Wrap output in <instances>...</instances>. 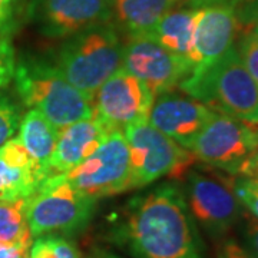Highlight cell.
Segmentation results:
<instances>
[{"label": "cell", "instance_id": "cell-4", "mask_svg": "<svg viewBox=\"0 0 258 258\" xmlns=\"http://www.w3.org/2000/svg\"><path fill=\"white\" fill-rule=\"evenodd\" d=\"M123 43L109 23L66 37L53 63L69 83L93 101L96 91L122 66Z\"/></svg>", "mask_w": 258, "mask_h": 258}, {"label": "cell", "instance_id": "cell-19", "mask_svg": "<svg viewBox=\"0 0 258 258\" xmlns=\"http://www.w3.org/2000/svg\"><path fill=\"white\" fill-rule=\"evenodd\" d=\"M19 141L39 168L49 176V159L53 154L59 129L40 112L30 109L20 119Z\"/></svg>", "mask_w": 258, "mask_h": 258}, {"label": "cell", "instance_id": "cell-23", "mask_svg": "<svg viewBox=\"0 0 258 258\" xmlns=\"http://www.w3.org/2000/svg\"><path fill=\"white\" fill-rule=\"evenodd\" d=\"M232 189L241 205L258 220V181L245 176H232Z\"/></svg>", "mask_w": 258, "mask_h": 258}, {"label": "cell", "instance_id": "cell-5", "mask_svg": "<svg viewBox=\"0 0 258 258\" xmlns=\"http://www.w3.org/2000/svg\"><path fill=\"white\" fill-rule=\"evenodd\" d=\"M96 200L79 192L63 175H49L28 200L26 215L33 238L75 234L92 218Z\"/></svg>", "mask_w": 258, "mask_h": 258}, {"label": "cell", "instance_id": "cell-12", "mask_svg": "<svg viewBox=\"0 0 258 258\" xmlns=\"http://www.w3.org/2000/svg\"><path fill=\"white\" fill-rule=\"evenodd\" d=\"M155 95L145 83L119 68L102 83L93 96V115L111 131H123L138 122H145Z\"/></svg>", "mask_w": 258, "mask_h": 258}, {"label": "cell", "instance_id": "cell-9", "mask_svg": "<svg viewBox=\"0 0 258 258\" xmlns=\"http://www.w3.org/2000/svg\"><path fill=\"white\" fill-rule=\"evenodd\" d=\"M63 176L79 192L96 201L129 191L131 158L123 132L111 131L93 154Z\"/></svg>", "mask_w": 258, "mask_h": 258}, {"label": "cell", "instance_id": "cell-32", "mask_svg": "<svg viewBox=\"0 0 258 258\" xmlns=\"http://www.w3.org/2000/svg\"><path fill=\"white\" fill-rule=\"evenodd\" d=\"M175 2H186V3H189V5H194V3H200V2H204V0H175ZM238 3H242V2H245V0H237ZM238 5V6H240Z\"/></svg>", "mask_w": 258, "mask_h": 258}, {"label": "cell", "instance_id": "cell-20", "mask_svg": "<svg viewBox=\"0 0 258 258\" xmlns=\"http://www.w3.org/2000/svg\"><path fill=\"white\" fill-rule=\"evenodd\" d=\"M28 200H0V241L30 249L33 237L26 215Z\"/></svg>", "mask_w": 258, "mask_h": 258}, {"label": "cell", "instance_id": "cell-7", "mask_svg": "<svg viewBox=\"0 0 258 258\" xmlns=\"http://www.w3.org/2000/svg\"><path fill=\"white\" fill-rule=\"evenodd\" d=\"M185 176L184 194L195 222L214 238H225L244 211L232 189V176L211 166L210 171H188Z\"/></svg>", "mask_w": 258, "mask_h": 258}, {"label": "cell", "instance_id": "cell-16", "mask_svg": "<svg viewBox=\"0 0 258 258\" xmlns=\"http://www.w3.org/2000/svg\"><path fill=\"white\" fill-rule=\"evenodd\" d=\"M46 178L19 138L0 147V200H29Z\"/></svg>", "mask_w": 258, "mask_h": 258}, {"label": "cell", "instance_id": "cell-24", "mask_svg": "<svg viewBox=\"0 0 258 258\" xmlns=\"http://www.w3.org/2000/svg\"><path fill=\"white\" fill-rule=\"evenodd\" d=\"M237 50L241 56V60L247 68L248 74L251 75L252 81L258 88V37L249 32L244 30L240 37Z\"/></svg>", "mask_w": 258, "mask_h": 258}, {"label": "cell", "instance_id": "cell-2", "mask_svg": "<svg viewBox=\"0 0 258 258\" xmlns=\"http://www.w3.org/2000/svg\"><path fill=\"white\" fill-rule=\"evenodd\" d=\"M178 88L211 111L258 125V88L237 46L201 74L189 75Z\"/></svg>", "mask_w": 258, "mask_h": 258}, {"label": "cell", "instance_id": "cell-8", "mask_svg": "<svg viewBox=\"0 0 258 258\" xmlns=\"http://www.w3.org/2000/svg\"><path fill=\"white\" fill-rule=\"evenodd\" d=\"M191 151L204 165L238 176L258 151V135L251 123L215 112L198 134Z\"/></svg>", "mask_w": 258, "mask_h": 258}, {"label": "cell", "instance_id": "cell-14", "mask_svg": "<svg viewBox=\"0 0 258 258\" xmlns=\"http://www.w3.org/2000/svg\"><path fill=\"white\" fill-rule=\"evenodd\" d=\"M214 113L200 101L171 91L155 96L148 122L178 145L191 151L198 134Z\"/></svg>", "mask_w": 258, "mask_h": 258}, {"label": "cell", "instance_id": "cell-22", "mask_svg": "<svg viewBox=\"0 0 258 258\" xmlns=\"http://www.w3.org/2000/svg\"><path fill=\"white\" fill-rule=\"evenodd\" d=\"M20 119V106L9 95L0 93V147L18 132Z\"/></svg>", "mask_w": 258, "mask_h": 258}, {"label": "cell", "instance_id": "cell-28", "mask_svg": "<svg viewBox=\"0 0 258 258\" xmlns=\"http://www.w3.org/2000/svg\"><path fill=\"white\" fill-rule=\"evenodd\" d=\"M240 25H245L258 37V0H245L238 6Z\"/></svg>", "mask_w": 258, "mask_h": 258}, {"label": "cell", "instance_id": "cell-21", "mask_svg": "<svg viewBox=\"0 0 258 258\" xmlns=\"http://www.w3.org/2000/svg\"><path fill=\"white\" fill-rule=\"evenodd\" d=\"M29 258H81V254L71 240L59 234H49L32 242Z\"/></svg>", "mask_w": 258, "mask_h": 258}, {"label": "cell", "instance_id": "cell-15", "mask_svg": "<svg viewBox=\"0 0 258 258\" xmlns=\"http://www.w3.org/2000/svg\"><path fill=\"white\" fill-rule=\"evenodd\" d=\"M111 132L95 115L59 129L53 154L49 159V175H63L93 154Z\"/></svg>", "mask_w": 258, "mask_h": 258}, {"label": "cell", "instance_id": "cell-25", "mask_svg": "<svg viewBox=\"0 0 258 258\" xmlns=\"http://www.w3.org/2000/svg\"><path fill=\"white\" fill-rule=\"evenodd\" d=\"M16 57L10 37L0 39V89L6 88L15 78Z\"/></svg>", "mask_w": 258, "mask_h": 258}, {"label": "cell", "instance_id": "cell-33", "mask_svg": "<svg viewBox=\"0 0 258 258\" xmlns=\"http://www.w3.org/2000/svg\"><path fill=\"white\" fill-rule=\"evenodd\" d=\"M99 258H118V257H115L113 254H108V252H106V254H102Z\"/></svg>", "mask_w": 258, "mask_h": 258}, {"label": "cell", "instance_id": "cell-29", "mask_svg": "<svg viewBox=\"0 0 258 258\" xmlns=\"http://www.w3.org/2000/svg\"><path fill=\"white\" fill-rule=\"evenodd\" d=\"M215 258H252L248 251L241 245L238 241L232 238H222L217 247Z\"/></svg>", "mask_w": 258, "mask_h": 258}, {"label": "cell", "instance_id": "cell-27", "mask_svg": "<svg viewBox=\"0 0 258 258\" xmlns=\"http://www.w3.org/2000/svg\"><path fill=\"white\" fill-rule=\"evenodd\" d=\"M240 221L242 222V235L247 247L245 249L251 257L258 258V220L247 210H244Z\"/></svg>", "mask_w": 258, "mask_h": 258}, {"label": "cell", "instance_id": "cell-17", "mask_svg": "<svg viewBox=\"0 0 258 258\" xmlns=\"http://www.w3.org/2000/svg\"><path fill=\"white\" fill-rule=\"evenodd\" d=\"M194 28L195 8H176L168 10L157 26L145 36L151 37L166 50L191 60L194 52Z\"/></svg>", "mask_w": 258, "mask_h": 258}, {"label": "cell", "instance_id": "cell-6", "mask_svg": "<svg viewBox=\"0 0 258 258\" xmlns=\"http://www.w3.org/2000/svg\"><path fill=\"white\" fill-rule=\"evenodd\" d=\"M131 158V189L145 188L162 176L179 179L197 162L192 151L178 145L148 120L122 131Z\"/></svg>", "mask_w": 258, "mask_h": 258}, {"label": "cell", "instance_id": "cell-3", "mask_svg": "<svg viewBox=\"0 0 258 258\" xmlns=\"http://www.w3.org/2000/svg\"><path fill=\"white\" fill-rule=\"evenodd\" d=\"M13 79L22 102L57 129L93 116L92 99L68 82L53 62L22 59Z\"/></svg>", "mask_w": 258, "mask_h": 258}, {"label": "cell", "instance_id": "cell-13", "mask_svg": "<svg viewBox=\"0 0 258 258\" xmlns=\"http://www.w3.org/2000/svg\"><path fill=\"white\" fill-rule=\"evenodd\" d=\"M29 16L42 35L66 39L109 23L112 5L108 0H32Z\"/></svg>", "mask_w": 258, "mask_h": 258}, {"label": "cell", "instance_id": "cell-35", "mask_svg": "<svg viewBox=\"0 0 258 258\" xmlns=\"http://www.w3.org/2000/svg\"><path fill=\"white\" fill-rule=\"evenodd\" d=\"M108 2H109V3H111V5H112V3H113V0H108Z\"/></svg>", "mask_w": 258, "mask_h": 258}, {"label": "cell", "instance_id": "cell-31", "mask_svg": "<svg viewBox=\"0 0 258 258\" xmlns=\"http://www.w3.org/2000/svg\"><path fill=\"white\" fill-rule=\"evenodd\" d=\"M238 176L252 178V179H257L258 181V151L245 162V165L242 166Z\"/></svg>", "mask_w": 258, "mask_h": 258}, {"label": "cell", "instance_id": "cell-11", "mask_svg": "<svg viewBox=\"0 0 258 258\" xmlns=\"http://www.w3.org/2000/svg\"><path fill=\"white\" fill-rule=\"evenodd\" d=\"M120 68L145 83L155 96L174 91L194 71L189 59L166 50L148 36H128Z\"/></svg>", "mask_w": 258, "mask_h": 258}, {"label": "cell", "instance_id": "cell-34", "mask_svg": "<svg viewBox=\"0 0 258 258\" xmlns=\"http://www.w3.org/2000/svg\"><path fill=\"white\" fill-rule=\"evenodd\" d=\"M254 128H255V132H257V135H258V125H252Z\"/></svg>", "mask_w": 258, "mask_h": 258}, {"label": "cell", "instance_id": "cell-10", "mask_svg": "<svg viewBox=\"0 0 258 258\" xmlns=\"http://www.w3.org/2000/svg\"><path fill=\"white\" fill-rule=\"evenodd\" d=\"M238 5L237 0H204L189 5L195 8L191 75L204 72L235 46L241 28Z\"/></svg>", "mask_w": 258, "mask_h": 258}, {"label": "cell", "instance_id": "cell-30", "mask_svg": "<svg viewBox=\"0 0 258 258\" xmlns=\"http://www.w3.org/2000/svg\"><path fill=\"white\" fill-rule=\"evenodd\" d=\"M0 258H29V249L0 241Z\"/></svg>", "mask_w": 258, "mask_h": 258}, {"label": "cell", "instance_id": "cell-18", "mask_svg": "<svg viewBox=\"0 0 258 258\" xmlns=\"http://www.w3.org/2000/svg\"><path fill=\"white\" fill-rule=\"evenodd\" d=\"M175 0H113L112 18L128 36H145Z\"/></svg>", "mask_w": 258, "mask_h": 258}, {"label": "cell", "instance_id": "cell-26", "mask_svg": "<svg viewBox=\"0 0 258 258\" xmlns=\"http://www.w3.org/2000/svg\"><path fill=\"white\" fill-rule=\"evenodd\" d=\"M20 0H0V39L10 37L18 18Z\"/></svg>", "mask_w": 258, "mask_h": 258}, {"label": "cell", "instance_id": "cell-1", "mask_svg": "<svg viewBox=\"0 0 258 258\" xmlns=\"http://www.w3.org/2000/svg\"><path fill=\"white\" fill-rule=\"evenodd\" d=\"M118 237L134 258H204L184 191L172 182L134 198Z\"/></svg>", "mask_w": 258, "mask_h": 258}]
</instances>
